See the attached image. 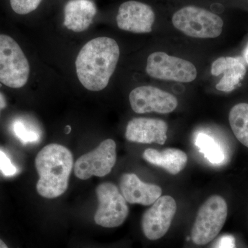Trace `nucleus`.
Masks as SVG:
<instances>
[{
  "mask_svg": "<svg viewBox=\"0 0 248 248\" xmlns=\"http://www.w3.org/2000/svg\"><path fill=\"white\" fill-rule=\"evenodd\" d=\"M120 56V47L113 39L101 37L89 41L76 59L77 75L81 84L91 91L105 89Z\"/></svg>",
  "mask_w": 248,
  "mask_h": 248,
  "instance_id": "f257e3e1",
  "label": "nucleus"
},
{
  "mask_svg": "<svg viewBox=\"0 0 248 248\" xmlns=\"http://www.w3.org/2000/svg\"><path fill=\"white\" fill-rule=\"evenodd\" d=\"M35 168L40 176L37 188L39 195L55 199L63 195L69 184L74 166L73 155L66 147L51 143L42 148L35 158Z\"/></svg>",
  "mask_w": 248,
  "mask_h": 248,
  "instance_id": "f03ea898",
  "label": "nucleus"
},
{
  "mask_svg": "<svg viewBox=\"0 0 248 248\" xmlns=\"http://www.w3.org/2000/svg\"><path fill=\"white\" fill-rule=\"evenodd\" d=\"M174 27L185 35L195 38H215L221 35L223 21L208 10L187 6L173 16Z\"/></svg>",
  "mask_w": 248,
  "mask_h": 248,
  "instance_id": "7ed1b4c3",
  "label": "nucleus"
},
{
  "mask_svg": "<svg viewBox=\"0 0 248 248\" xmlns=\"http://www.w3.org/2000/svg\"><path fill=\"white\" fill-rule=\"evenodd\" d=\"M228 216V205L219 195H213L200 207L191 232L194 244L204 246L219 234Z\"/></svg>",
  "mask_w": 248,
  "mask_h": 248,
  "instance_id": "20e7f679",
  "label": "nucleus"
},
{
  "mask_svg": "<svg viewBox=\"0 0 248 248\" xmlns=\"http://www.w3.org/2000/svg\"><path fill=\"white\" fill-rule=\"evenodd\" d=\"M30 66L19 45L9 36L0 35V82L13 89L27 84Z\"/></svg>",
  "mask_w": 248,
  "mask_h": 248,
  "instance_id": "39448f33",
  "label": "nucleus"
},
{
  "mask_svg": "<svg viewBox=\"0 0 248 248\" xmlns=\"http://www.w3.org/2000/svg\"><path fill=\"white\" fill-rule=\"evenodd\" d=\"M99 205L94 220L98 226L112 228L122 226L128 216L126 200L118 187L110 182L99 184L96 188Z\"/></svg>",
  "mask_w": 248,
  "mask_h": 248,
  "instance_id": "423d86ee",
  "label": "nucleus"
},
{
  "mask_svg": "<svg viewBox=\"0 0 248 248\" xmlns=\"http://www.w3.org/2000/svg\"><path fill=\"white\" fill-rule=\"evenodd\" d=\"M116 148L115 141L107 139L95 149L81 155L74 165L75 175L81 180L108 175L117 161Z\"/></svg>",
  "mask_w": 248,
  "mask_h": 248,
  "instance_id": "0eeeda50",
  "label": "nucleus"
},
{
  "mask_svg": "<svg viewBox=\"0 0 248 248\" xmlns=\"http://www.w3.org/2000/svg\"><path fill=\"white\" fill-rule=\"evenodd\" d=\"M146 72L155 79L182 83L192 82L197 76V68L193 63L163 52L150 55L147 60Z\"/></svg>",
  "mask_w": 248,
  "mask_h": 248,
  "instance_id": "6e6552de",
  "label": "nucleus"
},
{
  "mask_svg": "<svg viewBox=\"0 0 248 248\" xmlns=\"http://www.w3.org/2000/svg\"><path fill=\"white\" fill-rule=\"evenodd\" d=\"M177 208L175 200L172 197L163 196L143 213L141 228L147 239L156 241L168 232Z\"/></svg>",
  "mask_w": 248,
  "mask_h": 248,
  "instance_id": "1a4fd4ad",
  "label": "nucleus"
},
{
  "mask_svg": "<svg viewBox=\"0 0 248 248\" xmlns=\"http://www.w3.org/2000/svg\"><path fill=\"white\" fill-rule=\"evenodd\" d=\"M129 100L132 109L138 114L170 113L178 106L177 99L172 94L151 86H140L133 90Z\"/></svg>",
  "mask_w": 248,
  "mask_h": 248,
  "instance_id": "9d476101",
  "label": "nucleus"
},
{
  "mask_svg": "<svg viewBox=\"0 0 248 248\" xmlns=\"http://www.w3.org/2000/svg\"><path fill=\"white\" fill-rule=\"evenodd\" d=\"M116 19L117 26L122 30L148 33L153 29L155 14L149 5L133 0L121 5Z\"/></svg>",
  "mask_w": 248,
  "mask_h": 248,
  "instance_id": "9b49d317",
  "label": "nucleus"
},
{
  "mask_svg": "<svg viewBox=\"0 0 248 248\" xmlns=\"http://www.w3.org/2000/svg\"><path fill=\"white\" fill-rule=\"evenodd\" d=\"M168 128L164 120L138 117L128 122L125 136L128 141L135 143L164 145L167 140Z\"/></svg>",
  "mask_w": 248,
  "mask_h": 248,
  "instance_id": "f8f14e48",
  "label": "nucleus"
},
{
  "mask_svg": "<svg viewBox=\"0 0 248 248\" xmlns=\"http://www.w3.org/2000/svg\"><path fill=\"white\" fill-rule=\"evenodd\" d=\"M121 193L129 203L151 205L161 197L162 190L159 186L146 184L133 173H125L121 177Z\"/></svg>",
  "mask_w": 248,
  "mask_h": 248,
  "instance_id": "ddd939ff",
  "label": "nucleus"
},
{
  "mask_svg": "<svg viewBox=\"0 0 248 248\" xmlns=\"http://www.w3.org/2000/svg\"><path fill=\"white\" fill-rule=\"evenodd\" d=\"M213 76L223 74V78L217 84L216 89L222 92H231L236 89L246 74L244 59L241 57H221L213 62L211 67Z\"/></svg>",
  "mask_w": 248,
  "mask_h": 248,
  "instance_id": "4468645a",
  "label": "nucleus"
},
{
  "mask_svg": "<svg viewBox=\"0 0 248 248\" xmlns=\"http://www.w3.org/2000/svg\"><path fill=\"white\" fill-rule=\"evenodd\" d=\"M97 14V7L91 0H71L64 8L65 27L76 32L89 29Z\"/></svg>",
  "mask_w": 248,
  "mask_h": 248,
  "instance_id": "2eb2a0df",
  "label": "nucleus"
},
{
  "mask_svg": "<svg viewBox=\"0 0 248 248\" xmlns=\"http://www.w3.org/2000/svg\"><path fill=\"white\" fill-rule=\"evenodd\" d=\"M143 158L147 162L163 168L173 175L182 172L187 163L186 153L177 148H167L160 152L148 148L143 152Z\"/></svg>",
  "mask_w": 248,
  "mask_h": 248,
  "instance_id": "dca6fc26",
  "label": "nucleus"
},
{
  "mask_svg": "<svg viewBox=\"0 0 248 248\" xmlns=\"http://www.w3.org/2000/svg\"><path fill=\"white\" fill-rule=\"evenodd\" d=\"M229 122L235 137L248 148V104L235 105L230 112Z\"/></svg>",
  "mask_w": 248,
  "mask_h": 248,
  "instance_id": "f3484780",
  "label": "nucleus"
},
{
  "mask_svg": "<svg viewBox=\"0 0 248 248\" xmlns=\"http://www.w3.org/2000/svg\"><path fill=\"white\" fill-rule=\"evenodd\" d=\"M195 145L211 164L218 165L224 161V151L221 145L208 134L199 133L196 138Z\"/></svg>",
  "mask_w": 248,
  "mask_h": 248,
  "instance_id": "a211bd4d",
  "label": "nucleus"
},
{
  "mask_svg": "<svg viewBox=\"0 0 248 248\" xmlns=\"http://www.w3.org/2000/svg\"><path fill=\"white\" fill-rule=\"evenodd\" d=\"M16 136L24 144L37 143L40 141V132L22 120H16L13 125Z\"/></svg>",
  "mask_w": 248,
  "mask_h": 248,
  "instance_id": "6ab92c4d",
  "label": "nucleus"
},
{
  "mask_svg": "<svg viewBox=\"0 0 248 248\" xmlns=\"http://www.w3.org/2000/svg\"><path fill=\"white\" fill-rule=\"evenodd\" d=\"M42 0H10L11 6L16 14H30L37 9Z\"/></svg>",
  "mask_w": 248,
  "mask_h": 248,
  "instance_id": "aec40b11",
  "label": "nucleus"
},
{
  "mask_svg": "<svg viewBox=\"0 0 248 248\" xmlns=\"http://www.w3.org/2000/svg\"><path fill=\"white\" fill-rule=\"evenodd\" d=\"M0 171L6 177H13L17 173V169L11 162L7 155L0 150Z\"/></svg>",
  "mask_w": 248,
  "mask_h": 248,
  "instance_id": "412c9836",
  "label": "nucleus"
},
{
  "mask_svg": "<svg viewBox=\"0 0 248 248\" xmlns=\"http://www.w3.org/2000/svg\"><path fill=\"white\" fill-rule=\"evenodd\" d=\"M212 248H236L234 237L231 234L223 235L217 240Z\"/></svg>",
  "mask_w": 248,
  "mask_h": 248,
  "instance_id": "4be33fe9",
  "label": "nucleus"
},
{
  "mask_svg": "<svg viewBox=\"0 0 248 248\" xmlns=\"http://www.w3.org/2000/svg\"><path fill=\"white\" fill-rule=\"evenodd\" d=\"M7 107V102H6V98L4 94L0 92V112Z\"/></svg>",
  "mask_w": 248,
  "mask_h": 248,
  "instance_id": "5701e85b",
  "label": "nucleus"
},
{
  "mask_svg": "<svg viewBox=\"0 0 248 248\" xmlns=\"http://www.w3.org/2000/svg\"><path fill=\"white\" fill-rule=\"evenodd\" d=\"M244 59L245 62H246L248 64V45L247 46H246L244 52Z\"/></svg>",
  "mask_w": 248,
  "mask_h": 248,
  "instance_id": "b1692460",
  "label": "nucleus"
},
{
  "mask_svg": "<svg viewBox=\"0 0 248 248\" xmlns=\"http://www.w3.org/2000/svg\"><path fill=\"white\" fill-rule=\"evenodd\" d=\"M0 248H9L7 245L5 244L4 241H3L1 239H0Z\"/></svg>",
  "mask_w": 248,
  "mask_h": 248,
  "instance_id": "393cba45",
  "label": "nucleus"
}]
</instances>
